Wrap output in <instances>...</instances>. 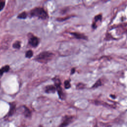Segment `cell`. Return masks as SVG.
Here are the masks:
<instances>
[{
    "label": "cell",
    "instance_id": "cell-9",
    "mask_svg": "<svg viewBox=\"0 0 127 127\" xmlns=\"http://www.w3.org/2000/svg\"><path fill=\"white\" fill-rule=\"evenodd\" d=\"M23 114H24L25 117H30V116L31 115V112L28 108H27L26 107H24Z\"/></svg>",
    "mask_w": 127,
    "mask_h": 127
},
{
    "label": "cell",
    "instance_id": "cell-18",
    "mask_svg": "<svg viewBox=\"0 0 127 127\" xmlns=\"http://www.w3.org/2000/svg\"><path fill=\"white\" fill-rule=\"evenodd\" d=\"M5 5V1H0V11L1 10Z\"/></svg>",
    "mask_w": 127,
    "mask_h": 127
},
{
    "label": "cell",
    "instance_id": "cell-7",
    "mask_svg": "<svg viewBox=\"0 0 127 127\" xmlns=\"http://www.w3.org/2000/svg\"><path fill=\"white\" fill-rule=\"evenodd\" d=\"M56 90V88L53 85H48L45 87V92L47 93H55Z\"/></svg>",
    "mask_w": 127,
    "mask_h": 127
},
{
    "label": "cell",
    "instance_id": "cell-22",
    "mask_svg": "<svg viewBox=\"0 0 127 127\" xmlns=\"http://www.w3.org/2000/svg\"><path fill=\"white\" fill-rule=\"evenodd\" d=\"M38 127H43L42 126H39Z\"/></svg>",
    "mask_w": 127,
    "mask_h": 127
},
{
    "label": "cell",
    "instance_id": "cell-6",
    "mask_svg": "<svg viewBox=\"0 0 127 127\" xmlns=\"http://www.w3.org/2000/svg\"><path fill=\"white\" fill-rule=\"evenodd\" d=\"M70 34H71L73 36H74L75 38L76 39H84L86 40L87 39V37L85 36L84 35L79 33H77V32H71L70 33Z\"/></svg>",
    "mask_w": 127,
    "mask_h": 127
},
{
    "label": "cell",
    "instance_id": "cell-2",
    "mask_svg": "<svg viewBox=\"0 0 127 127\" xmlns=\"http://www.w3.org/2000/svg\"><path fill=\"white\" fill-rule=\"evenodd\" d=\"M30 14L32 16H36L42 19H45L48 17L47 13L42 7H36L32 9Z\"/></svg>",
    "mask_w": 127,
    "mask_h": 127
},
{
    "label": "cell",
    "instance_id": "cell-1",
    "mask_svg": "<svg viewBox=\"0 0 127 127\" xmlns=\"http://www.w3.org/2000/svg\"><path fill=\"white\" fill-rule=\"evenodd\" d=\"M54 55L51 52H43L38 55L35 58V60L41 63H47L51 61Z\"/></svg>",
    "mask_w": 127,
    "mask_h": 127
},
{
    "label": "cell",
    "instance_id": "cell-4",
    "mask_svg": "<svg viewBox=\"0 0 127 127\" xmlns=\"http://www.w3.org/2000/svg\"><path fill=\"white\" fill-rule=\"evenodd\" d=\"M73 121V117L72 116H65L62 120V122L60 125V127H66L70 124Z\"/></svg>",
    "mask_w": 127,
    "mask_h": 127
},
{
    "label": "cell",
    "instance_id": "cell-21",
    "mask_svg": "<svg viewBox=\"0 0 127 127\" xmlns=\"http://www.w3.org/2000/svg\"><path fill=\"white\" fill-rule=\"evenodd\" d=\"M110 96H111V97H112L113 98H114V99L116 98V96H114V95H110Z\"/></svg>",
    "mask_w": 127,
    "mask_h": 127
},
{
    "label": "cell",
    "instance_id": "cell-10",
    "mask_svg": "<svg viewBox=\"0 0 127 127\" xmlns=\"http://www.w3.org/2000/svg\"><path fill=\"white\" fill-rule=\"evenodd\" d=\"M27 14L26 12L24 11V12L20 13L19 14H18L17 16V18H20V19H25L27 17Z\"/></svg>",
    "mask_w": 127,
    "mask_h": 127
},
{
    "label": "cell",
    "instance_id": "cell-14",
    "mask_svg": "<svg viewBox=\"0 0 127 127\" xmlns=\"http://www.w3.org/2000/svg\"><path fill=\"white\" fill-rule=\"evenodd\" d=\"M64 87L66 89H68L70 87L71 85H70V82L68 80H65L64 81Z\"/></svg>",
    "mask_w": 127,
    "mask_h": 127
},
{
    "label": "cell",
    "instance_id": "cell-16",
    "mask_svg": "<svg viewBox=\"0 0 127 127\" xmlns=\"http://www.w3.org/2000/svg\"><path fill=\"white\" fill-rule=\"evenodd\" d=\"M9 68H10V67H9V65H6L3 66V67H2V69H3V70L4 71V72H7V71L9 70Z\"/></svg>",
    "mask_w": 127,
    "mask_h": 127
},
{
    "label": "cell",
    "instance_id": "cell-8",
    "mask_svg": "<svg viewBox=\"0 0 127 127\" xmlns=\"http://www.w3.org/2000/svg\"><path fill=\"white\" fill-rule=\"evenodd\" d=\"M10 104V109H9V111L8 113V114L9 116H11L15 112V105L14 104Z\"/></svg>",
    "mask_w": 127,
    "mask_h": 127
},
{
    "label": "cell",
    "instance_id": "cell-11",
    "mask_svg": "<svg viewBox=\"0 0 127 127\" xmlns=\"http://www.w3.org/2000/svg\"><path fill=\"white\" fill-rule=\"evenodd\" d=\"M33 55V53L31 50H28L25 54V57L27 58H31Z\"/></svg>",
    "mask_w": 127,
    "mask_h": 127
},
{
    "label": "cell",
    "instance_id": "cell-15",
    "mask_svg": "<svg viewBox=\"0 0 127 127\" xmlns=\"http://www.w3.org/2000/svg\"><path fill=\"white\" fill-rule=\"evenodd\" d=\"M102 19V15L101 14H99V15H97L96 16H95L94 17V21L95 22H97L99 20H101Z\"/></svg>",
    "mask_w": 127,
    "mask_h": 127
},
{
    "label": "cell",
    "instance_id": "cell-19",
    "mask_svg": "<svg viewBox=\"0 0 127 127\" xmlns=\"http://www.w3.org/2000/svg\"><path fill=\"white\" fill-rule=\"evenodd\" d=\"M4 72V71L3 70V69H2V68H1V69H0V78L2 76V74H3Z\"/></svg>",
    "mask_w": 127,
    "mask_h": 127
},
{
    "label": "cell",
    "instance_id": "cell-12",
    "mask_svg": "<svg viewBox=\"0 0 127 127\" xmlns=\"http://www.w3.org/2000/svg\"><path fill=\"white\" fill-rule=\"evenodd\" d=\"M102 85V83L100 80V79H98L95 83V84L93 85L92 88H97L99 86H100Z\"/></svg>",
    "mask_w": 127,
    "mask_h": 127
},
{
    "label": "cell",
    "instance_id": "cell-13",
    "mask_svg": "<svg viewBox=\"0 0 127 127\" xmlns=\"http://www.w3.org/2000/svg\"><path fill=\"white\" fill-rule=\"evenodd\" d=\"M20 46H21L20 42L19 41H16L15 43H14L13 45H12V47L14 48H15V49H19Z\"/></svg>",
    "mask_w": 127,
    "mask_h": 127
},
{
    "label": "cell",
    "instance_id": "cell-3",
    "mask_svg": "<svg viewBox=\"0 0 127 127\" xmlns=\"http://www.w3.org/2000/svg\"><path fill=\"white\" fill-rule=\"evenodd\" d=\"M53 80L54 81V83H55V84L56 86V90L58 91V93L60 98L62 100H64L65 98V96L63 91V89H62V87H61V82L59 78H54L53 79Z\"/></svg>",
    "mask_w": 127,
    "mask_h": 127
},
{
    "label": "cell",
    "instance_id": "cell-5",
    "mask_svg": "<svg viewBox=\"0 0 127 127\" xmlns=\"http://www.w3.org/2000/svg\"><path fill=\"white\" fill-rule=\"evenodd\" d=\"M39 39L35 36H32L29 40V43L34 47H36L39 44Z\"/></svg>",
    "mask_w": 127,
    "mask_h": 127
},
{
    "label": "cell",
    "instance_id": "cell-20",
    "mask_svg": "<svg viewBox=\"0 0 127 127\" xmlns=\"http://www.w3.org/2000/svg\"><path fill=\"white\" fill-rule=\"evenodd\" d=\"M75 69L74 68H72L71 70V74H73L75 72Z\"/></svg>",
    "mask_w": 127,
    "mask_h": 127
},
{
    "label": "cell",
    "instance_id": "cell-17",
    "mask_svg": "<svg viewBox=\"0 0 127 127\" xmlns=\"http://www.w3.org/2000/svg\"><path fill=\"white\" fill-rule=\"evenodd\" d=\"M84 85L83 83H78V84L77 85V86H76V88H77V89H81L84 88Z\"/></svg>",
    "mask_w": 127,
    "mask_h": 127
}]
</instances>
